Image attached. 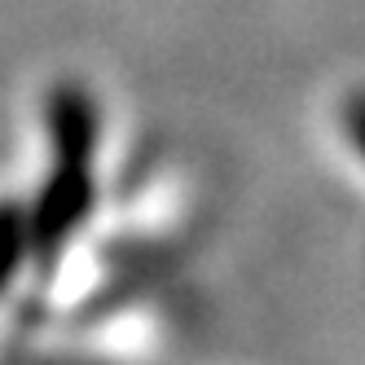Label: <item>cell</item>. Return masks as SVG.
<instances>
[{
  "label": "cell",
  "instance_id": "obj_1",
  "mask_svg": "<svg viewBox=\"0 0 365 365\" xmlns=\"http://www.w3.org/2000/svg\"><path fill=\"white\" fill-rule=\"evenodd\" d=\"M93 168L88 163H53V176L44 180L36 207L27 212V238L31 251L53 255L66 247V238L80 229L93 212Z\"/></svg>",
  "mask_w": 365,
  "mask_h": 365
},
{
  "label": "cell",
  "instance_id": "obj_2",
  "mask_svg": "<svg viewBox=\"0 0 365 365\" xmlns=\"http://www.w3.org/2000/svg\"><path fill=\"white\" fill-rule=\"evenodd\" d=\"M48 141H53V163H88L101 137V110L84 84H58L48 93Z\"/></svg>",
  "mask_w": 365,
  "mask_h": 365
},
{
  "label": "cell",
  "instance_id": "obj_3",
  "mask_svg": "<svg viewBox=\"0 0 365 365\" xmlns=\"http://www.w3.org/2000/svg\"><path fill=\"white\" fill-rule=\"evenodd\" d=\"M31 251V238H27V212L18 202L0 198V295L5 286L14 282V273L22 269V259Z\"/></svg>",
  "mask_w": 365,
  "mask_h": 365
},
{
  "label": "cell",
  "instance_id": "obj_4",
  "mask_svg": "<svg viewBox=\"0 0 365 365\" xmlns=\"http://www.w3.org/2000/svg\"><path fill=\"white\" fill-rule=\"evenodd\" d=\"M339 128H344L348 145L361 154V163H365V88H352L344 97V106H339Z\"/></svg>",
  "mask_w": 365,
  "mask_h": 365
}]
</instances>
